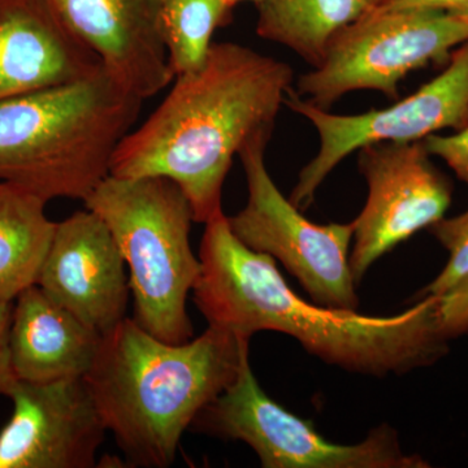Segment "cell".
Instances as JSON below:
<instances>
[{
	"label": "cell",
	"instance_id": "13",
	"mask_svg": "<svg viewBox=\"0 0 468 468\" xmlns=\"http://www.w3.org/2000/svg\"><path fill=\"white\" fill-rule=\"evenodd\" d=\"M68 27L122 88L143 101L175 80L163 42L165 0H54Z\"/></svg>",
	"mask_w": 468,
	"mask_h": 468
},
{
	"label": "cell",
	"instance_id": "6",
	"mask_svg": "<svg viewBox=\"0 0 468 468\" xmlns=\"http://www.w3.org/2000/svg\"><path fill=\"white\" fill-rule=\"evenodd\" d=\"M468 41V15L426 8H371L335 33L322 61L298 77L297 92L329 110L351 91L399 98L414 70L445 63Z\"/></svg>",
	"mask_w": 468,
	"mask_h": 468
},
{
	"label": "cell",
	"instance_id": "24",
	"mask_svg": "<svg viewBox=\"0 0 468 468\" xmlns=\"http://www.w3.org/2000/svg\"><path fill=\"white\" fill-rule=\"evenodd\" d=\"M367 3L368 9L381 7V5H385L388 0H365Z\"/></svg>",
	"mask_w": 468,
	"mask_h": 468
},
{
	"label": "cell",
	"instance_id": "3",
	"mask_svg": "<svg viewBox=\"0 0 468 468\" xmlns=\"http://www.w3.org/2000/svg\"><path fill=\"white\" fill-rule=\"evenodd\" d=\"M249 351L250 340L214 326L168 344L125 318L101 335L84 380L132 466L167 468L185 431L232 383Z\"/></svg>",
	"mask_w": 468,
	"mask_h": 468
},
{
	"label": "cell",
	"instance_id": "4",
	"mask_svg": "<svg viewBox=\"0 0 468 468\" xmlns=\"http://www.w3.org/2000/svg\"><path fill=\"white\" fill-rule=\"evenodd\" d=\"M144 101L104 69L0 101V181L46 202L85 201L109 177L113 154Z\"/></svg>",
	"mask_w": 468,
	"mask_h": 468
},
{
	"label": "cell",
	"instance_id": "18",
	"mask_svg": "<svg viewBox=\"0 0 468 468\" xmlns=\"http://www.w3.org/2000/svg\"><path fill=\"white\" fill-rule=\"evenodd\" d=\"M233 9L227 0H165L160 27L175 77L205 64L212 36L232 23Z\"/></svg>",
	"mask_w": 468,
	"mask_h": 468
},
{
	"label": "cell",
	"instance_id": "21",
	"mask_svg": "<svg viewBox=\"0 0 468 468\" xmlns=\"http://www.w3.org/2000/svg\"><path fill=\"white\" fill-rule=\"evenodd\" d=\"M432 156H439L468 186V125L455 134H431L423 140Z\"/></svg>",
	"mask_w": 468,
	"mask_h": 468
},
{
	"label": "cell",
	"instance_id": "20",
	"mask_svg": "<svg viewBox=\"0 0 468 468\" xmlns=\"http://www.w3.org/2000/svg\"><path fill=\"white\" fill-rule=\"evenodd\" d=\"M440 325L449 340L468 334V276L449 291L436 295Z\"/></svg>",
	"mask_w": 468,
	"mask_h": 468
},
{
	"label": "cell",
	"instance_id": "12",
	"mask_svg": "<svg viewBox=\"0 0 468 468\" xmlns=\"http://www.w3.org/2000/svg\"><path fill=\"white\" fill-rule=\"evenodd\" d=\"M125 266L109 227L85 208L57 223L36 284L103 335L126 318Z\"/></svg>",
	"mask_w": 468,
	"mask_h": 468
},
{
	"label": "cell",
	"instance_id": "23",
	"mask_svg": "<svg viewBox=\"0 0 468 468\" xmlns=\"http://www.w3.org/2000/svg\"><path fill=\"white\" fill-rule=\"evenodd\" d=\"M378 8H426L451 14L468 15V0H388Z\"/></svg>",
	"mask_w": 468,
	"mask_h": 468
},
{
	"label": "cell",
	"instance_id": "9",
	"mask_svg": "<svg viewBox=\"0 0 468 468\" xmlns=\"http://www.w3.org/2000/svg\"><path fill=\"white\" fill-rule=\"evenodd\" d=\"M284 104L309 120L319 134V151L298 176L291 202L309 208L325 178L346 156L367 144L415 143L442 129L468 125V41L452 51L445 69L405 100L385 110L335 115L303 100L294 89Z\"/></svg>",
	"mask_w": 468,
	"mask_h": 468
},
{
	"label": "cell",
	"instance_id": "11",
	"mask_svg": "<svg viewBox=\"0 0 468 468\" xmlns=\"http://www.w3.org/2000/svg\"><path fill=\"white\" fill-rule=\"evenodd\" d=\"M5 396L14 412L0 431V468H91L107 428L84 378L27 383Z\"/></svg>",
	"mask_w": 468,
	"mask_h": 468
},
{
	"label": "cell",
	"instance_id": "19",
	"mask_svg": "<svg viewBox=\"0 0 468 468\" xmlns=\"http://www.w3.org/2000/svg\"><path fill=\"white\" fill-rule=\"evenodd\" d=\"M428 229L449 252V261L439 276L419 292V298L441 295L468 276V209L458 217L442 218Z\"/></svg>",
	"mask_w": 468,
	"mask_h": 468
},
{
	"label": "cell",
	"instance_id": "22",
	"mask_svg": "<svg viewBox=\"0 0 468 468\" xmlns=\"http://www.w3.org/2000/svg\"><path fill=\"white\" fill-rule=\"evenodd\" d=\"M14 301H0V394L5 396L17 380L11 365L9 331H11Z\"/></svg>",
	"mask_w": 468,
	"mask_h": 468
},
{
	"label": "cell",
	"instance_id": "7",
	"mask_svg": "<svg viewBox=\"0 0 468 468\" xmlns=\"http://www.w3.org/2000/svg\"><path fill=\"white\" fill-rule=\"evenodd\" d=\"M190 430L250 446L264 468H426L420 455L403 452L396 430L381 424L365 441H329L306 419L268 397L243 359L239 374L194 419Z\"/></svg>",
	"mask_w": 468,
	"mask_h": 468
},
{
	"label": "cell",
	"instance_id": "25",
	"mask_svg": "<svg viewBox=\"0 0 468 468\" xmlns=\"http://www.w3.org/2000/svg\"><path fill=\"white\" fill-rule=\"evenodd\" d=\"M227 2L229 3V5H232L233 7H236L239 3L242 2H252L255 5H257L258 3L261 2V0H227Z\"/></svg>",
	"mask_w": 468,
	"mask_h": 468
},
{
	"label": "cell",
	"instance_id": "1",
	"mask_svg": "<svg viewBox=\"0 0 468 468\" xmlns=\"http://www.w3.org/2000/svg\"><path fill=\"white\" fill-rule=\"evenodd\" d=\"M205 226L192 292L208 326L248 340L261 331L288 335L328 365L377 378L430 367L448 354L436 295L393 316L310 303L286 284L272 257L234 236L224 212Z\"/></svg>",
	"mask_w": 468,
	"mask_h": 468
},
{
	"label": "cell",
	"instance_id": "5",
	"mask_svg": "<svg viewBox=\"0 0 468 468\" xmlns=\"http://www.w3.org/2000/svg\"><path fill=\"white\" fill-rule=\"evenodd\" d=\"M109 227L129 267L134 320L168 344L192 340L186 301L201 271L190 245L192 206L167 177L109 176L85 199Z\"/></svg>",
	"mask_w": 468,
	"mask_h": 468
},
{
	"label": "cell",
	"instance_id": "10",
	"mask_svg": "<svg viewBox=\"0 0 468 468\" xmlns=\"http://www.w3.org/2000/svg\"><path fill=\"white\" fill-rule=\"evenodd\" d=\"M358 151L368 198L353 221L350 267L356 285L381 257L445 218L452 197L451 181L433 165L423 140L372 144Z\"/></svg>",
	"mask_w": 468,
	"mask_h": 468
},
{
	"label": "cell",
	"instance_id": "16",
	"mask_svg": "<svg viewBox=\"0 0 468 468\" xmlns=\"http://www.w3.org/2000/svg\"><path fill=\"white\" fill-rule=\"evenodd\" d=\"M46 205L29 190L0 181V301H15L37 282L57 227Z\"/></svg>",
	"mask_w": 468,
	"mask_h": 468
},
{
	"label": "cell",
	"instance_id": "2",
	"mask_svg": "<svg viewBox=\"0 0 468 468\" xmlns=\"http://www.w3.org/2000/svg\"><path fill=\"white\" fill-rule=\"evenodd\" d=\"M292 81L284 61L239 43H212L205 64L175 77L158 109L122 138L110 175L167 177L183 190L194 221L207 223L223 214L234 156L255 135L273 131Z\"/></svg>",
	"mask_w": 468,
	"mask_h": 468
},
{
	"label": "cell",
	"instance_id": "17",
	"mask_svg": "<svg viewBox=\"0 0 468 468\" xmlns=\"http://www.w3.org/2000/svg\"><path fill=\"white\" fill-rule=\"evenodd\" d=\"M365 0H261L257 34L316 67L335 33L367 11Z\"/></svg>",
	"mask_w": 468,
	"mask_h": 468
},
{
	"label": "cell",
	"instance_id": "8",
	"mask_svg": "<svg viewBox=\"0 0 468 468\" xmlns=\"http://www.w3.org/2000/svg\"><path fill=\"white\" fill-rule=\"evenodd\" d=\"M271 137L272 132L255 135L239 151L248 202L241 211L228 217L230 229L251 250L279 261L315 303L356 311L358 285L349 254L353 223H313L282 196L264 160Z\"/></svg>",
	"mask_w": 468,
	"mask_h": 468
},
{
	"label": "cell",
	"instance_id": "14",
	"mask_svg": "<svg viewBox=\"0 0 468 468\" xmlns=\"http://www.w3.org/2000/svg\"><path fill=\"white\" fill-rule=\"evenodd\" d=\"M54 0H0V101L100 69Z\"/></svg>",
	"mask_w": 468,
	"mask_h": 468
},
{
	"label": "cell",
	"instance_id": "15",
	"mask_svg": "<svg viewBox=\"0 0 468 468\" xmlns=\"http://www.w3.org/2000/svg\"><path fill=\"white\" fill-rule=\"evenodd\" d=\"M101 335L51 300L38 285L14 301L9 351L15 378L27 383L84 378Z\"/></svg>",
	"mask_w": 468,
	"mask_h": 468
}]
</instances>
